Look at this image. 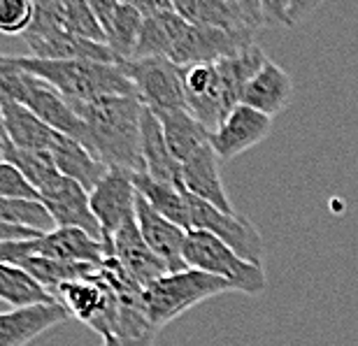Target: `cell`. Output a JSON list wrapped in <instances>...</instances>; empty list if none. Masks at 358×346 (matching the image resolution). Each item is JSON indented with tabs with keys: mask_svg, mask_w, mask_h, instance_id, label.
Segmentation results:
<instances>
[{
	"mask_svg": "<svg viewBox=\"0 0 358 346\" xmlns=\"http://www.w3.org/2000/svg\"><path fill=\"white\" fill-rule=\"evenodd\" d=\"M87 128V149L107 170L145 172L142 161V112L138 96H105L73 105Z\"/></svg>",
	"mask_w": 358,
	"mask_h": 346,
	"instance_id": "cell-1",
	"label": "cell"
},
{
	"mask_svg": "<svg viewBox=\"0 0 358 346\" xmlns=\"http://www.w3.org/2000/svg\"><path fill=\"white\" fill-rule=\"evenodd\" d=\"M10 66L28 72L54 86L70 105L89 103L105 96H138L131 79L119 63L93 61H49L35 56H7Z\"/></svg>",
	"mask_w": 358,
	"mask_h": 346,
	"instance_id": "cell-2",
	"label": "cell"
},
{
	"mask_svg": "<svg viewBox=\"0 0 358 346\" xmlns=\"http://www.w3.org/2000/svg\"><path fill=\"white\" fill-rule=\"evenodd\" d=\"M235 288L228 281L205 275L198 270H184V272H170V275L156 279L149 284L142 293V305L149 323L161 330L170 321L179 319L189 309H193L200 302L217 298L221 293H231Z\"/></svg>",
	"mask_w": 358,
	"mask_h": 346,
	"instance_id": "cell-3",
	"label": "cell"
},
{
	"mask_svg": "<svg viewBox=\"0 0 358 346\" xmlns=\"http://www.w3.org/2000/svg\"><path fill=\"white\" fill-rule=\"evenodd\" d=\"M184 261L189 270L224 279L238 293L261 295L268 288L266 272L261 265L247 263L219 237L205 233V230H189L184 244Z\"/></svg>",
	"mask_w": 358,
	"mask_h": 346,
	"instance_id": "cell-4",
	"label": "cell"
},
{
	"mask_svg": "<svg viewBox=\"0 0 358 346\" xmlns=\"http://www.w3.org/2000/svg\"><path fill=\"white\" fill-rule=\"evenodd\" d=\"M119 66L133 82L147 110L154 114L186 110L182 68L170 59H131L119 61Z\"/></svg>",
	"mask_w": 358,
	"mask_h": 346,
	"instance_id": "cell-5",
	"label": "cell"
},
{
	"mask_svg": "<svg viewBox=\"0 0 358 346\" xmlns=\"http://www.w3.org/2000/svg\"><path fill=\"white\" fill-rule=\"evenodd\" d=\"M191 209V230H205L214 237H219L226 247H231L247 263L261 265L263 268V237L256 226L242 214L221 212L214 205L205 203L189 193Z\"/></svg>",
	"mask_w": 358,
	"mask_h": 346,
	"instance_id": "cell-6",
	"label": "cell"
},
{
	"mask_svg": "<svg viewBox=\"0 0 358 346\" xmlns=\"http://www.w3.org/2000/svg\"><path fill=\"white\" fill-rule=\"evenodd\" d=\"M175 12L189 26L219 28L252 38L261 26H266L261 0H179Z\"/></svg>",
	"mask_w": 358,
	"mask_h": 346,
	"instance_id": "cell-7",
	"label": "cell"
},
{
	"mask_svg": "<svg viewBox=\"0 0 358 346\" xmlns=\"http://www.w3.org/2000/svg\"><path fill=\"white\" fill-rule=\"evenodd\" d=\"M135 198H138V191H135L133 175L124 170H110L103 182L89 193L91 212L103 228L105 251L114 235L135 223Z\"/></svg>",
	"mask_w": 358,
	"mask_h": 346,
	"instance_id": "cell-8",
	"label": "cell"
},
{
	"mask_svg": "<svg viewBox=\"0 0 358 346\" xmlns=\"http://www.w3.org/2000/svg\"><path fill=\"white\" fill-rule=\"evenodd\" d=\"M254 47L252 35H238L219 31V28L189 26L182 40L177 42L170 61L179 68L203 66V63H219L224 59H233L242 52Z\"/></svg>",
	"mask_w": 358,
	"mask_h": 346,
	"instance_id": "cell-9",
	"label": "cell"
},
{
	"mask_svg": "<svg viewBox=\"0 0 358 346\" xmlns=\"http://www.w3.org/2000/svg\"><path fill=\"white\" fill-rule=\"evenodd\" d=\"M40 203L54 219L56 228L84 230L93 240L103 242V228L91 212L89 191L82 189L73 179L59 175L52 184L40 191Z\"/></svg>",
	"mask_w": 358,
	"mask_h": 346,
	"instance_id": "cell-10",
	"label": "cell"
},
{
	"mask_svg": "<svg viewBox=\"0 0 358 346\" xmlns=\"http://www.w3.org/2000/svg\"><path fill=\"white\" fill-rule=\"evenodd\" d=\"M186 110L203 124L207 131L214 133L231 114L221 89V77L217 63L182 68Z\"/></svg>",
	"mask_w": 358,
	"mask_h": 346,
	"instance_id": "cell-11",
	"label": "cell"
},
{
	"mask_svg": "<svg viewBox=\"0 0 358 346\" xmlns=\"http://www.w3.org/2000/svg\"><path fill=\"white\" fill-rule=\"evenodd\" d=\"M272 133V119L252 110L247 105H238L228 114L217 131L210 133V142L221 161L245 154Z\"/></svg>",
	"mask_w": 358,
	"mask_h": 346,
	"instance_id": "cell-12",
	"label": "cell"
},
{
	"mask_svg": "<svg viewBox=\"0 0 358 346\" xmlns=\"http://www.w3.org/2000/svg\"><path fill=\"white\" fill-rule=\"evenodd\" d=\"M135 221H138L140 235L145 237L149 249L168 265L170 272L189 270L184 261V244H186L189 230H184L182 226H177L173 221H168L166 216H161L140 193H138V198H135Z\"/></svg>",
	"mask_w": 358,
	"mask_h": 346,
	"instance_id": "cell-13",
	"label": "cell"
},
{
	"mask_svg": "<svg viewBox=\"0 0 358 346\" xmlns=\"http://www.w3.org/2000/svg\"><path fill=\"white\" fill-rule=\"evenodd\" d=\"M28 75V72H26ZM24 107H28L35 117L42 119L49 128H54L56 133L73 138L80 144L87 147V128H84L80 114L75 112V107L61 96L54 86H49L42 79L28 75V86L24 96Z\"/></svg>",
	"mask_w": 358,
	"mask_h": 346,
	"instance_id": "cell-14",
	"label": "cell"
},
{
	"mask_svg": "<svg viewBox=\"0 0 358 346\" xmlns=\"http://www.w3.org/2000/svg\"><path fill=\"white\" fill-rule=\"evenodd\" d=\"M93 12L105 35V45L119 61H131L138 47L145 17L133 3H114V0H93Z\"/></svg>",
	"mask_w": 358,
	"mask_h": 346,
	"instance_id": "cell-15",
	"label": "cell"
},
{
	"mask_svg": "<svg viewBox=\"0 0 358 346\" xmlns=\"http://www.w3.org/2000/svg\"><path fill=\"white\" fill-rule=\"evenodd\" d=\"M110 256L117 258L121 263V268L138 281L142 288L154 284L156 279L170 275L168 265L149 249L145 237L140 235L138 221L126 226L119 235H114V240L110 242V247H107V258Z\"/></svg>",
	"mask_w": 358,
	"mask_h": 346,
	"instance_id": "cell-16",
	"label": "cell"
},
{
	"mask_svg": "<svg viewBox=\"0 0 358 346\" xmlns=\"http://www.w3.org/2000/svg\"><path fill=\"white\" fill-rule=\"evenodd\" d=\"M68 319L70 314L59 302L3 312L0 314V346H26Z\"/></svg>",
	"mask_w": 358,
	"mask_h": 346,
	"instance_id": "cell-17",
	"label": "cell"
},
{
	"mask_svg": "<svg viewBox=\"0 0 358 346\" xmlns=\"http://www.w3.org/2000/svg\"><path fill=\"white\" fill-rule=\"evenodd\" d=\"M182 182L191 196L205 200L221 212H235L226 193L224 179H221V158L214 151L212 142L186 163H182Z\"/></svg>",
	"mask_w": 358,
	"mask_h": 346,
	"instance_id": "cell-18",
	"label": "cell"
},
{
	"mask_svg": "<svg viewBox=\"0 0 358 346\" xmlns=\"http://www.w3.org/2000/svg\"><path fill=\"white\" fill-rule=\"evenodd\" d=\"M35 256L52 258L63 263H84V265H103L107 258L105 244L93 240L84 230L75 228H56L54 233L40 235L35 240Z\"/></svg>",
	"mask_w": 358,
	"mask_h": 346,
	"instance_id": "cell-19",
	"label": "cell"
},
{
	"mask_svg": "<svg viewBox=\"0 0 358 346\" xmlns=\"http://www.w3.org/2000/svg\"><path fill=\"white\" fill-rule=\"evenodd\" d=\"M291 98H293L291 75L282 66L268 61L266 66L256 72L252 82L247 84L245 96H242V105L275 119L277 114H282L286 110Z\"/></svg>",
	"mask_w": 358,
	"mask_h": 346,
	"instance_id": "cell-20",
	"label": "cell"
},
{
	"mask_svg": "<svg viewBox=\"0 0 358 346\" xmlns=\"http://www.w3.org/2000/svg\"><path fill=\"white\" fill-rule=\"evenodd\" d=\"M142 161H145V175L156 179V182L184 189L182 165L170 154L159 117L147 107L142 112Z\"/></svg>",
	"mask_w": 358,
	"mask_h": 346,
	"instance_id": "cell-21",
	"label": "cell"
},
{
	"mask_svg": "<svg viewBox=\"0 0 358 346\" xmlns=\"http://www.w3.org/2000/svg\"><path fill=\"white\" fill-rule=\"evenodd\" d=\"M3 138L12 147L24 151H49L56 140L54 128L38 119L28 107L19 103H3Z\"/></svg>",
	"mask_w": 358,
	"mask_h": 346,
	"instance_id": "cell-22",
	"label": "cell"
},
{
	"mask_svg": "<svg viewBox=\"0 0 358 346\" xmlns=\"http://www.w3.org/2000/svg\"><path fill=\"white\" fill-rule=\"evenodd\" d=\"M49 154H52L56 168H59L63 177L73 179V182H77L89 193L96 189V186L103 182V177L110 172L84 144H80L73 138H66V135H61V133L56 135Z\"/></svg>",
	"mask_w": 358,
	"mask_h": 346,
	"instance_id": "cell-23",
	"label": "cell"
},
{
	"mask_svg": "<svg viewBox=\"0 0 358 346\" xmlns=\"http://www.w3.org/2000/svg\"><path fill=\"white\" fill-rule=\"evenodd\" d=\"M156 117L161 121L170 154L179 165L186 163L210 144V131L189 110L159 112Z\"/></svg>",
	"mask_w": 358,
	"mask_h": 346,
	"instance_id": "cell-24",
	"label": "cell"
},
{
	"mask_svg": "<svg viewBox=\"0 0 358 346\" xmlns=\"http://www.w3.org/2000/svg\"><path fill=\"white\" fill-rule=\"evenodd\" d=\"M189 24L175 10L147 17L133 59H170Z\"/></svg>",
	"mask_w": 358,
	"mask_h": 346,
	"instance_id": "cell-25",
	"label": "cell"
},
{
	"mask_svg": "<svg viewBox=\"0 0 358 346\" xmlns=\"http://www.w3.org/2000/svg\"><path fill=\"white\" fill-rule=\"evenodd\" d=\"M135 191L152 205L161 216H166L168 221L177 223L184 230H191V209H189V191L179 189L173 184L156 182L145 172L133 175Z\"/></svg>",
	"mask_w": 358,
	"mask_h": 346,
	"instance_id": "cell-26",
	"label": "cell"
},
{
	"mask_svg": "<svg viewBox=\"0 0 358 346\" xmlns=\"http://www.w3.org/2000/svg\"><path fill=\"white\" fill-rule=\"evenodd\" d=\"M0 300L12 309H26L35 305H54L56 298L33 279L26 270L10 263H0Z\"/></svg>",
	"mask_w": 358,
	"mask_h": 346,
	"instance_id": "cell-27",
	"label": "cell"
},
{
	"mask_svg": "<svg viewBox=\"0 0 358 346\" xmlns=\"http://www.w3.org/2000/svg\"><path fill=\"white\" fill-rule=\"evenodd\" d=\"M0 221L10 223V226H21L28 230H35L40 235L54 233L56 223L49 216L42 203H33V200H10L0 198Z\"/></svg>",
	"mask_w": 358,
	"mask_h": 346,
	"instance_id": "cell-28",
	"label": "cell"
},
{
	"mask_svg": "<svg viewBox=\"0 0 358 346\" xmlns=\"http://www.w3.org/2000/svg\"><path fill=\"white\" fill-rule=\"evenodd\" d=\"M63 24H66V31L70 35H77V38L105 45L103 28H100V24H98L96 12H93L91 3H75V0L63 3Z\"/></svg>",
	"mask_w": 358,
	"mask_h": 346,
	"instance_id": "cell-29",
	"label": "cell"
},
{
	"mask_svg": "<svg viewBox=\"0 0 358 346\" xmlns=\"http://www.w3.org/2000/svg\"><path fill=\"white\" fill-rule=\"evenodd\" d=\"M35 19V3L31 0H0V33L26 35Z\"/></svg>",
	"mask_w": 358,
	"mask_h": 346,
	"instance_id": "cell-30",
	"label": "cell"
},
{
	"mask_svg": "<svg viewBox=\"0 0 358 346\" xmlns=\"http://www.w3.org/2000/svg\"><path fill=\"white\" fill-rule=\"evenodd\" d=\"M0 198L10 200H33L40 203V193L28 182L26 175L10 161H0Z\"/></svg>",
	"mask_w": 358,
	"mask_h": 346,
	"instance_id": "cell-31",
	"label": "cell"
},
{
	"mask_svg": "<svg viewBox=\"0 0 358 346\" xmlns=\"http://www.w3.org/2000/svg\"><path fill=\"white\" fill-rule=\"evenodd\" d=\"M317 7L319 3H298V0H272V3H263L266 26H296L300 19H305Z\"/></svg>",
	"mask_w": 358,
	"mask_h": 346,
	"instance_id": "cell-32",
	"label": "cell"
},
{
	"mask_svg": "<svg viewBox=\"0 0 358 346\" xmlns=\"http://www.w3.org/2000/svg\"><path fill=\"white\" fill-rule=\"evenodd\" d=\"M35 237H40V233L21 228V226H10V223L0 221V244L3 242H26V240H35Z\"/></svg>",
	"mask_w": 358,
	"mask_h": 346,
	"instance_id": "cell-33",
	"label": "cell"
},
{
	"mask_svg": "<svg viewBox=\"0 0 358 346\" xmlns=\"http://www.w3.org/2000/svg\"><path fill=\"white\" fill-rule=\"evenodd\" d=\"M154 342H156V333L145 337H131V340H124V337H103V346H154Z\"/></svg>",
	"mask_w": 358,
	"mask_h": 346,
	"instance_id": "cell-34",
	"label": "cell"
},
{
	"mask_svg": "<svg viewBox=\"0 0 358 346\" xmlns=\"http://www.w3.org/2000/svg\"><path fill=\"white\" fill-rule=\"evenodd\" d=\"M0 135H3V110H0Z\"/></svg>",
	"mask_w": 358,
	"mask_h": 346,
	"instance_id": "cell-35",
	"label": "cell"
},
{
	"mask_svg": "<svg viewBox=\"0 0 358 346\" xmlns=\"http://www.w3.org/2000/svg\"><path fill=\"white\" fill-rule=\"evenodd\" d=\"M3 144H5V138L0 135V154H3Z\"/></svg>",
	"mask_w": 358,
	"mask_h": 346,
	"instance_id": "cell-36",
	"label": "cell"
},
{
	"mask_svg": "<svg viewBox=\"0 0 358 346\" xmlns=\"http://www.w3.org/2000/svg\"><path fill=\"white\" fill-rule=\"evenodd\" d=\"M0 161H3V154H0Z\"/></svg>",
	"mask_w": 358,
	"mask_h": 346,
	"instance_id": "cell-37",
	"label": "cell"
}]
</instances>
